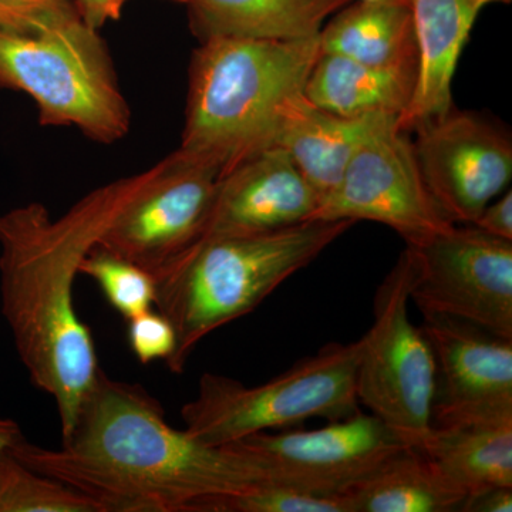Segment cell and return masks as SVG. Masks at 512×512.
<instances>
[{
  "instance_id": "1",
  "label": "cell",
  "mask_w": 512,
  "mask_h": 512,
  "mask_svg": "<svg viewBox=\"0 0 512 512\" xmlns=\"http://www.w3.org/2000/svg\"><path fill=\"white\" fill-rule=\"evenodd\" d=\"M9 453L101 512H210L215 501L271 483L244 447L210 446L174 429L143 386L103 370L62 447L23 439Z\"/></svg>"
},
{
  "instance_id": "2",
  "label": "cell",
  "mask_w": 512,
  "mask_h": 512,
  "mask_svg": "<svg viewBox=\"0 0 512 512\" xmlns=\"http://www.w3.org/2000/svg\"><path fill=\"white\" fill-rule=\"evenodd\" d=\"M151 173L101 185L59 218L39 202L0 215L2 315L30 380L55 400L62 439L101 372L92 330L74 306V282Z\"/></svg>"
},
{
  "instance_id": "3",
  "label": "cell",
  "mask_w": 512,
  "mask_h": 512,
  "mask_svg": "<svg viewBox=\"0 0 512 512\" xmlns=\"http://www.w3.org/2000/svg\"><path fill=\"white\" fill-rule=\"evenodd\" d=\"M319 35L298 40L211 37L192 53L178 153L221 175L275 146L286 101L305 92Z\"/></svg>"
},
{
  "instance_id": "4",
  "label": "cell",
  "mask_w": 512,
  "mask_h": 512,
  "mask_svg": "<svg viewBox=\"0 0 512 512\" xmlns=\"http://www.w3.org/2000/svg\"><path fill=\"white\" fill-rule=\"evenodd\" d=\"M353 224L311 220L266 234L200 239L156 279V309L177 333L168 369L183 373L205 336L254 311Z\"/></svg>"
},
{
  "instance_id": "5",
  "label": "cell",
  "mask_w": 512,
  "mask_h": 512,
  "mask_svg": "<svg viewBox=\"0 0 512 512\" xmlns=\"http://www.w3.org/2000/svg\"><path fill=\"white\" fill-rule=\"evenodd\" d=\"M360 352V339L329 343L282 375L254 387L205 373L197 396L181 409L185 431L210 446H228L306 420L335 421L353 416L360 412L356 393Z\"/></svg>"
},
{
  "instance_id": "6",
  "label": "cell",
  "mask_w": 512,
  "mask_h": 512,
  "mask_svg": "<svg viewBox=\"0 0 512 512\" xmlns=\"http://www.w3.org/2000/svg\"><path fill=\"white\" fill-rule=\"evenodd\" d=\"M0 87L32 97L42 126H73L103 144L130 130L107 47L84 22L39 35L0 30Z\"/></svg>"
},
{
  "instance_id": "7",
  "label": "cell",
  "mask_w": 512,
  "mask_h": 512,
  "mask_svg": "<svg viewBox=\"0 0 512 512\" xmlns=\"http://www.w3.org/2000/svg\"><path fill=\"white\" fill-rule=\"evenodd\" d=\"M413 278L406 247L377 289L372 328L360 338L356 393L407 447L417 448L430 431L436 363L429 339L409 316Z\"/></svg>"
},
{
  "instance_id": "8",
  "label": "cell",
  "mask_w": 512,
  "mask_h": 512,
  "mask_svg": "<svg viewBox=\"0 0 512 512\" xmlns=\"http://www.w3.org/2000/svg\"><path fill=\"white\" fill-rule=\"evenodd\" d=\"M384 116L350 158L339 184L319 202L312 220L372 221L416 247L451 222L441 214L421 177L410 133Z\"/></svg>"
},
{
  "instance_id": "9",
  "label": "cell",
  "mask_w": 512,
  "mask_h": 512,
  "mask_svg": "<svg viewBox=\"0 0 512 512\" xmlns=\"http://www.w3.org/2000/svg\"><path fill=\"white\" fill-rule=\"evenodd\" d=\"M412 249L410 301L512 339V241L457 225Z\"/></svg>"
},
{
  "instance_id": "10",
  "label": "cell",
  "mask_w": 512,
  "mask_h": 512,
  "mask_svg": "<svg viewBox=\"0 0 512 512\" xmlns=\"http://www.w3.org/2000/svg\"><path fill=\"white\" fill-rule=\"evenodd\" d=\"M221 171L175 153L121 208L99 245L157 279L204 234Z\"/></svg>"
},
{
  "instance_id": "11",
  "label": "cell",
  "mask_w": 512,
  "mask_h": 512,
  "mask_svg": "<svg viewBox=\"0 0 512 512\" xmlns=\"http://www.w3.org/2000/svg\"><path fill=\"white\" fill-rule=\"evenodd\" d=\"M414 156L424 184L447 221L473 225L512 178L505 128L474 111H448L414 127Z\"/></svg>"
},
{
  "instance_id": "12",
  "label": "cell",
  "mask_w": 512,
  "mask_h": 512,
  "mask_svg": "<svg viewBox=\"0 0 512 512\" xmlns=\"http://www.w3.org/2000/svg\"><path fill=\"white\" fill-rule=\"evenodd\" d=\"M271 483L340 494L407 447L372 413L357 412L316 430L258 433L237 441Z\"/></svg>"
},
{
  "instance_id": "13",
  "label": "cell",
  "mask_w": 512,
  "mask_h": 512,
  "mask_svg": "<svg viewBox=\"0 0 512 512\" xmlns=\"http://www.w3.org/2000/svg\"><path fill=\"white\" fill-rule=\"evenodd\" d=\"M420 328L436 363L431 424L512 416V339L433 313Z\"/></svg>"
},
{
  "instance_id": "14",
  "label": "cell",
  "mask_w": 512,
  "mask_h": 512,
  "mask_svg": "<svg viewBox=\"0 0 512 512\" xmlns=\"http://www.w3.org/2000/svg\"><path fill=\"white\" fill-rule=\"evenodd\" d=\"M318 207L289 154L269 147L221 175L201 239L279 231L311 221Z\"/></svg>"
},
{
  "instance_id": "15",
  "label": "cell",
  "mask_w": 512,
  "mask_h": 512,
  "mask_svg": "<svg viewBox=\"0 0 512 512\" xmlns=\"http://www.w3.org/2000/svg\"><path fill=\"white\" fill-rule=\"evenodd\" d=\"M508 3L511 0H409L419 73L412 103L397 119L400 130L412 133L419 124L454 109V74L478 16L488 6Z\"/></svg>"
},
{
  "instance_id": "16",
  "label": "cell",
  "mask_w": 512,
  "mask_h": 512,
  "mask_svg": "<svg viewBox=\"0 0 512 512\" xmlns=\"http://www.w3.org/2000/svg\"><path fill=\"white\" fill-rule=\"evenodd\" d=\"M383 117L346 119L319 109L305 93L296 94L282 109L275 146L289 154L320 202L335 190L356 148Z\"/></svg>"
},
{
  "instance_id": "17",
  "label": "cell",
  "mask_w": 512,
  "mask_h": 512,
  "mask_svg": "<svg viewBox=\"0 0 512 512\" xmlns=\"http://www.w3.org/2000/svg\"><path fill=\"white\" fill-rule=\"evenodd\" d=\"M319 45L320 53L419 73V47L407 3L353 0L323 26Z\"/></svg>"
},
{
  "instance_id": "18",
  "label": "cell",
  "mask_w": 512,
  "mask_h": 512,
  "mask_svg": "<svg viewBox=\"0 0 512 512\" xmlns=\"http://www.w3.org/2000/svg\"><path fill=\"white\" fill-rule=\"evenodd\" d=\"M353 0H185L200 42L211 37L298 40L318 36Z\"/></svg>"
},
{
  "instance_id": "19",
  "label": "cell",
  "mask_w": 512,
  "mask_h": 512,
  "mask_svg": "<svg viewBox=\"0 0 512 512\" xmlns=\"http://www.w3.org/2000/svg\"><path fill=\"white\" fill-rule=\"evenodd\" d=\"M417 450L467 497L512 487V416L431 424Z\"/></svg>"
},
{
  "instance_id": "20",
  "label": "cell",
  "mask_w": 512,
  "mask_h": 512,
  "mask_svg": "<svg viewBox=\"0 0 512 512\" xmlns=\"http://www.w3.org/2000/svg\"><path fill=\"white\" fill-rule=\"evenodd\" d=\"M416 84L417 72L382 69L320 53L303 93L319 109L346 119L400 117L412 103Z\"/></svg>"
},
{
  "instance_id": "21",
  "label": "cell",
  "mask_w": 512,
  "mask_h": 512,
  "mask_svg": "<svg viewBox=\"0 0 512 512\" xmlns=\"http://www.w3.org/2000/svg\"><path fill=\"white\" fill-rule=\"evenodd\" d=\"M340 494L350 512H454L467 498L413 447L402 448Z\"/></svg>"
},
{
  "instance_id": "22",
  "label": "cell",
  "mask_w": 512,
  "mask_h": 512,
  "mask_svg": "<svg viewBox=\"0 0 512 512\" xmlns=\"http://www.w3.org/2000/svg\"><path fill=\"white\" fill-rule=\"evenodd\" d=\"M0 512H101L62 481L37 473L6 453L0 460Z\"/></svg>"
},
{
  "instance_id": "23",
  "label": "cell",
  "mask_w": 512,
  "mask_h": 512,
  "mask_svg": "<svg viewBox=\"0 0 512 512\" xmlns=\"http://www.w3.org/2000/svg\"><path fill=\"white\" fill-rule=\"evenodd\" d=\"M80 275L89 276L99 285L107 302L124 320L156 308L154 276L99 244L83 259Z\"/></svg>"
},
{
  "instance_id": "24",
  "label": "cell",
  "mask_w": 512,
  "mask_h": 512,
  "mask_svg": "<svg viewBox=\"0 0 512 512\" xmlns=\"http://www.w3.org/2000/svg\"><path fill=\"white\" fill-rule=\"evenodd\" d=\"M210 512H350V507L343 494H322L265 483L247 493L215 501Z\"/></svg>"
},
{
  "instance_id": "25",
  "label": "cell",
  "mask_w": 512,
  "mask_h": 512,
  "mask_svg": "<svg viewBox=\"0 0 512 512\" xmlns=\"http://www.w3.org/2000/svg\"><path fill=\"white\" fill-rule=\"evenodd\" d=\"M83 22L74 0H0V30L39 35Z\"/></svg>"
},
{
  "instance_id": "26",
  "label": "cell",
  "mask_w": 512,
  "mask_h": 512,
  "mask_svg": "<svg viewBox=\"0 0 512 512\" xmlns=\"http://www.w3.org/2000/svg\"><path fill=\"white\" fill-rule=\"evenodd\" d=\"M128 346L138 362L150 365L156 360L168 362L177 348L173 323L156 308L126 320Z\"/></svg>"
},
{
  "instance_id": "27",
  "label": "cell",
  "mask_w": 512,
  "mask_h": 512,
  "mask_svg": "<svg viewBox=\"0 0 512 512\" xmlns=\"http://www.w3.org/2000/svg\"><path fill=\"white\" fill-rule=\"evenodd\" d=\"M474 227L493 235V237L512 241V192L505 191L503 197L490 202L478 215Z\"/></svg>"
},
{
  "instance_id": "28",
  "label": "cell",
  "mask_w": 512,
  "mask_h": 512,
  "mask_svg": "<svg viewBox=\"0 0 512 512\" xmlns=\"http://www.w3.org/2000/svg\"><path fill=\"white\" fill-rule=\"evenodd\" d=\"M126 3L127 0H74L80 18L94 30L119 19Z\"/></svg>"
},
{
  "instance_id": "29",
  "label": "cell",
  "mask_w": 512,
  "mask_h": 512,
  "mask_svg": "<svg viewBox=\"0 0 512 512\" xmlns=\"http://www.w3.org/2000/svg\"><path fill=\"white\" fill-rule=\"evenodd\" d=\"M461 512H511L512 487H494L466 498Z\"/></svg>"
},
{
  "instance_id": "30",
  "label": "cell",
  "mask_w": 512,
  "mask_h": 512,
  "mask_svg": "<svg viewBox=\"0 0 512 512\" xmlns=\"http://www.w3.org/2000/svg\"><path fill=\"white\" fill-rule=\"evenodd\" d=\"M25 439L20 426L12 419L0 417V460L6 453L16 446L20 440Z\"/></svg>"
},
{
  "instance_id": "31",
  "label": "cell",
  "mask_w": 512,
  "mask_h": 512,
  "mask_svg": "<svg viewBox=\"0 0 512 512\" xmlns=\"http://www.w3.org/2000/svg\"><path fill=\"white\" fill-rule=\"evenodd\" d=\"M370 2L407 3V5H409V0H370Z\"/></svg>"
},
{
  "instance_id": "32",
  "label": "cell",
  "mask_w": 512,
  "mask_h": 512,
  "mask_svg": "<svg viewBox=\"0 0 512 512\" xmlns=\"http://www.w3.org/2000/svg\"><path fill=\"white\" fill-rule=\"evenodd\" d=\"M173 2H177V3H185V0H173Z\"/></svg>"
}]
</instances>
